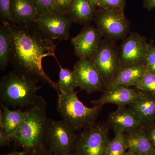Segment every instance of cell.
<instances>
[{"instance_id": "cell-8", "label": "cell", "mask_w": 155, "mask_h": 155, "mask_svg": "<svg viewBox=\"0 0 155 155\" xmlns=\"http://www.w3.org/2000/svg\"><path fill=\"white\" fill-rule=\"evenodd\" d=\"M73 127L64 120L50 119L46 147L56 155L73 151L77 134Z\"/></svg>"}, {"instance_id": "cell-32", "label": "cell", "mask_w": 155, "mask_h": 155, "mask_svg": "<svg viewBox=\"0 0 155 155\" xmlns=\"http://www.w3.org/2000/svg\"><path fill=\"white\" fill-rule=\"evenodd\" d=\"M31 154L32 155H56L48 149L46 147L32 153Z\"/></svg>"}, {"instance_id": "cell-13", "label": "cell", "mask_w": 155, "mask_h": 155, "mask_svg": "<svg viewBox=\"0 0 155 155\" xmlns=\"http://www.w3.org/2000/svg\"><path fill=\"white\" fill-rule=\"evenodd\" d=\"M140 94V91L123 85H114L106 89L99 98L91 101V103L94 106L101 107L107 104H114L118 107H126L136 101Z\"/></svg>"}, {"instance_id": "cell-14", "label": "cell", "mask_w": 155, "mask_h": 155, "mask_svg": "<svg viewBox=\"0 0 155 155\" xmlns=\"http://www.w3.org/2000/svg\"><path fill=\"white\" fill-rule=\"evenodd\" d=\"M108 122L115 134H128L143 127L133 111L126 107H118L111 113Z\"/></svg>"}, {"instance_id": "cell-16", "label": "cell", "mask_w": 155, "mask_h": 155, "mask_svg": "<svg viewBox=\"0 0 155 155\" xmlns=\"http://www.w3.org/2000/svg\"><path fill=\"white\" fill-rule=\"evenodd\" d=\"M89 0H72L66 11L72 22L85 26L94 20L97 11Z\"/></svg>"}, {"instance_id": "cell-17", "label": "cell", "mask_w": 155, "mask_h": 155, "mask_svg": "<svg viewBox=\"0 0 155 155\" xmlns=\"http://www.w3.org/2000/svg\"><path fill=\"white\" fill-rule=\"evenodd\" d=\"M11 12L14 23L33 22L38 14L32 0H11Z\"/></svg>"}, {"instance_id": "cell-30", "label": "cell", "mask_w": 155, "mask_h": 155, "mask_svg": "<svg viewBox=\"0 0 155 155\" xmlns=\"http://www.w3.org/2000/svg\"><path fill=\"white\" fill-rule=\"evenodd\" d=\"M150 141L155 148V122L148 126L143 127Z\"/></svg>"}, {"instance_id": "cell-4", "label": "cell", "mask_w": 155, "mask_h": 155, "mask_svg": "<svg viewBox=\"0 0 155 155\" xmlns=\"http://www.w3.org/2000/svg\"><path fill=\"white\" fill-rule=\"evenodd\" d=\"M57 109L63 120L76 131L95 122L101 107H88L81 102L75 92L58 93Z\"/></svg>"}, {"instance_id": "cell-15", "label": "cell", "mask_w": 155, "mask_h": 155, "mask_svg": "<svg viewBox=\"0 0 155 155\" xmlns=\"http://www.w3.org/2000/svg\"><path fill=\"white\" fill-rule=\"evenodd\" d=\"M130 106L143 127L155 123V96L140 91L138 99Z\"/></svg>"}, {"instance_id": "cell-26", "label": "cell", "mask_w": 155, "mask_h": 155, "mask_svg": "<svg viewBox=\"0 0 155 155\" xmlns=\"http://www.w3.org/2000/svg\"><path fill=\"white\" fill-rule=\"evenodd\" d=\"M11 0H0V14L2 22L14 23L11 12Z\"/></svg>"}, {"instance_id": "cell-24", "label": "cell", "mask_w": 155, "mask_h": 155, "mask_svg": "<svg viewBox=\"0 0 155 155\" xmlns=\"http://www.w3.org/2000/svg\"><path fill=\"white\" fill-rule=\"evenodd\" d=\"M38 15L48 12L66 14L65 11L58 5L55 0H32Z\"/></svg>"}, {"instance_id": "cell-21", "label": "cell", "mask_w": 155, "mask_h": 155, "mask_svg": "<svg viewBox=\"0 0 155 155\" xmlns=\"http://www.w3.org/2000/svg\"><path fill=\"white\" fill-rule=\"evenodd\" d=\"M12 37L8 23L2 22L0 26V69L4 70L8 67L12 52Z\"/></svg>"}, {"instance_id": "cell-11", "label": "cell", "mask_w": 155, "mask_h": 155, "mask_svg": "<svg viewBox=\"0 0 155 155\" xmlns=\"http://www.w3.org/2000/svg\"><path fill=\"white\" fill-rule=\"evenodd\" d=\"M78 87L87 93L105 90L102 79L95 65L90 59H80L74 67Z\"/></svg>"}, {"instance_id": "cell-5", "label": "cell", "mask_w": 155, "mask_h": 155, "mask_svg": "<svg viewBox=\"0 0 155 155\" xmlns=\"http://www.w3.org/2000/svg\"><path fill=\"white\" fill-rule=\"evenodd\" d=\"M81 131L72 151L75 155H106L110 140L105 124L95 122Z\"/></svg>"}, {"instance_id": "cell-31", "label": "cell", "mask_w": 155, "mask_h": 155, "mask_svg": "<svg viewBox=\"0 0 155 155\" xmlns=\"http://www.w3.org/2000/svg\"><path fill=\"white\" fill-rule=\"evenodd\" d=\"M72 0H55L56 3L58 5L64 10L66 13V11L68 8L70 4L72 2Z\"/></svg>"}, {"instance_id": "cell-29", "label": "cell", "mask_w": 155, "mask_h": 155, "mask_svg": "<svg viewBox=\"0 0 155 155\" xmlns=\"http://www.w3.org/2000/svg\"><path fill=\"white\" fill-rule=\"evenodd\" d=\"M13 141V134H9L0 128V146H6Z\"/></svg>"}, {"instance_id": "cell-23", "label": "cell", "mask_w": 155, "mask_h": 155, "mask_svg": "<svg viewBox=\"0 0 155 155\" xmlns=\"http://www.w3.org/2000/svg\"><path fill=\"white\" fill-rule=\"evenodd\" d=\"M127 150L125 134H115L108 145L106 155H124Z\"/></svg>"}, {"instance_id": "cell-27", "label": "cell", "mask_w": 155, "mask_h": 155, "mask_svg": "<svg viewBox=\"0 0 155 155\" xmlns=\"http://www.w3.org/2000/svg\"><path fill=\"white\" fill-rule=\"evenodd\" d=\"M125 5L126 0H98L97 7L100 9H118L124 11Z\"/></svg>"}, {"instance_id": "cell-37", "label": "cell", "mask_w": 155, "mask_h": 155, "mask_svg": "<svg viewBox=\"0 0 155 155\" xmlns=\"http://www.w3.org/2000/svg\"><path fill=\"white\" fill-rule=\"evenodd\" d=\"M60 155H75V154L73 152H67L64 153Z\"/></svg>"}, {"instance_id": "cell-7", "label": "cell", "mask_w": 155, "mask_h": 155, "mask_svg": "<svg viewBox=\"0 0 155 155\" xmlns=\"http://www.w3.org/2000/svg\"><path fill=\"white\" fill-rule=\"evenodd\" d=\"M94 21L96 26L105 39L116 42L129 33L130 22L124 11L118 9H99Z\"/></svg>"}, {"instance_id": "cell-12", "label": "cell", "mask_w": 155, "mask_h": 155, "mask_svg": "<svg viewBox=\"0 0 155 155\" xmlns=\"http://www.w3.org/2000/svg\"><path fill=\"white\" fill-rule=\"evenodd\" d=\"M103 38L96 26H85L71 40L75 55L80 59L91 60L101 43Z\"/></svg>"}, {"instance_id": "cell-1", "label": "cell", "mask_w": 155, "mask_h": 155, "mask_svg": "<svg viewBox=\"0 0 155 155\" xmlns=\"http://www.w3.org/2000/svg\"><path fill=\"white\" fill-rule=\"evenodd\" d=\"M8 25L13 45L10 61L17 70L41 80L59 92L57 83L46 74L42 64L45 57L56 58L57 45L34 22Z\"/></svg>"}, {"instance_id": "cell-34", "label": "cell", "mask_w": 155, "mask_h": 155, "mask_svg": "<svg viewBox=\"0 0 155 155\" xmlns=\"http://www.w3.org/2000/svg\"><path fill=\"white\" fill-rule=\"evenodd\" d=\"M30 154L29 152L27 151L23 150L22 151H14L8 153L4 154L1 155H27Z\"/></svg>"}, {"instance_id": "cell-10", "label": "cell", "mask_w": 155, "mask_h": 155, "mask_svg": "<svg viewBox=\"0 0 155 155\" xmlns=\"http://www.w3.org/2000/svg\"><path fill=\"white\" fill-rule=\"evenodd\" d=\"M72 21L65 14L48 12L38 15L34 23L51 39L66 40L69 38Z\"/></svg>"}, {"instance_id": "cell-19", "label": "cell", "mask_w": 155, "mask_h": 155, "mask_svg": "<svg viewBox=\"0 0 155 155\" xmlns=\"http://www.w3.org/2000/svg\"><path fill=\"white\" fill-rule=\"evenodd\" d=\"M0 128L9 134L15 133L22 124L26 110L22 109L11 110L5 105L1 104Z\"/></svg>"}, {"instance_id": "cell-28", "label": "cell", "mask_w": 155, "mask_h": 155, "mask_svg": "<svg viewBox=\"0 0 155 155\" xmlns=\"http://www.w3.org/2000/svg\"><path fill=\"white\" fill-rule=\"evenodd\" d=\"M146 66L147 72L155 73V45L152 40L148 44Z\"/></svg>"}, {"instance_id": "cell-9", "label": "cell", "mask_w": 155, "mask_h": 155, "mask_svg": "<svg viewBox=\"0 0 155 155\" xmlns=\"http://www.w3.org/2000/svg\"><path fill=\"white\" fill-rule=\"evenodd\" d=\"M148 44L146 37L135 32L124 38L119 48L122 68L146 64Z\"/></svg>"}, {"instance_id": "cell-20", "label": "cell", "mask_w": 155, "mask_h": 155, "mask_svg": "<svg viewBox=\"0 0 155 155\" xmlns=\"http://www.w3.org/2000/svg\"><path fill=\"white\" fill-rule=\"evenodd\" d=\"M147 72L146 64L123 68L112 86L116 85L134 86L140 81Z\"/></svg>"}, {"instance_id": "cell-6", "label": "cell", "mask_w": 155, "mask_h": 155, "mask_svg": "<svg viewBox=\"0 0 155 155\" xmlns=\"http://www.w3.org/2000/svg\"><path fill=\"white\" fill-rule=\"evenodd\" d=\"M91 60L99 72L106 89L109 88L122 69L116 42L103 39Z\"/></svg>"}, {"instance_id": "cell-36", "label": "cell", "mask_w": 155, "mask_h": 155, "mask_svg": "<svg viewBox=\"0 0 155 155\" xmlns=\"http://www.w3.org/2000/svg\"><path fill=\"white\" fill-rule=\"evenodd\" d=\"M124 155H137L136 154H135V153H134L133 152H132V151L130 150H128V151H127L126 152V153H125Z\"/></svg>"}, {"instance_id": "cell-22", "label": "cell", "mask_w": 155, "mask_h": 155, "mask_svg": "<svg viewBox=\"0 0 155 155\" xmlns=\"http://www.w3.org/2000/svg\"><path fill=\"white\" fill-rule=\"evenodd\" d=\"M60 67L59 81L57 83L58 93H65L74 91L78 87L77 77L73 70L64 68L59 63L57 58H55Z\"/></svg>"}, {"instance_id": "cell-3", "label": "cell", "mask_w": 155, "mask_h": 155, "mask_svg": "<svg viewBox=\"0 0 155 155\" xmlns=\"http://www.w3.org/2000/svg\"><path fill=\"white\" fill-rule=\"evenodd\" d=\"M37 78L16 71L5 75L0 82L1 104L9 108H27L35 102L40 87Z\"/></svg>"}, {"instance_id": "cell-35", "label": "cell", "mask_w": 155, "mask_h": 155, "mask_svg": "<svg viewBox=\"0 0 155 155\" xmlns=\"http://www.w3.org/2000/svg\"><path fill=\"white\" fill-rule=\"evenodd\" d=\"M89 1L95 7H97V4L98 0H89Z\"/></svg>"}, {"instance_id": "cell-25", "label": "cell", "mask_w": 155, "mask_h": 155, "mask_svg": "<svg viewBox=\"0 0 155 155\" xmlns=\"http://www.w3.org/2000/svg\"><path fill=\"white\" fill-rule=\"evenodd\" d=\"M135 87L140 91L155 96V73L147 71Z\"/></svg>"}, {"instance_id": "cell-2", "label": "cell", "mask_w": 155, "mask_h": 155, "mask_svg": "<svg viewBox=\"0 0 155 155\" xmlns=\"http://www.w3.org/2000/svg\"><path fill=\"white\" fill-rule=\"evenodd\" d=\"M46 108L45 101L38 96L34 104L26 110L22 124L13 134V141L31 154L46 147L50 120Z\"/></svg>"}, {"instance_id": "cell-38", "label": "cell", "mask_w": 155, "mask_h": 155, "mask_svg": "<svg viewBox=\"0 0 155 155\" xmlns=\"http://www.w3.org/2000/svg\"><path fill=\"white\" fill-rule=\"evenodd\" d=\"M153 155H155V148L154 149V151Z\"/></svg>"}, {"instance_id": "cell-18", "label": "cell", "mask_w": 155, "mask_h": 155, "mask_svg": "<svg viewBox=\"0 0 155 155\" xmlns=\"http://www.w3.org/2000/svg\"><path fill=\"white\" fill-rule=\"evenodd\" d=\"M128 150L137 155H153L154 147L143 127L132 133L125 134Z\"/></svg>"}, {"instance_id": "cell-33", "label": "cell", "mask_w": 155, "mask_h": 155, "mask_svg": "<svg viewBox=\"0 0 155 155\" xmlns=\"http://www.w3.org/2000/svg\"><path fill=\"white\" fill-rule=\"evenodd\" d=\"M143 7L147 11H150L155 8V0H144Z\"/></svg>"}]
</instances>
